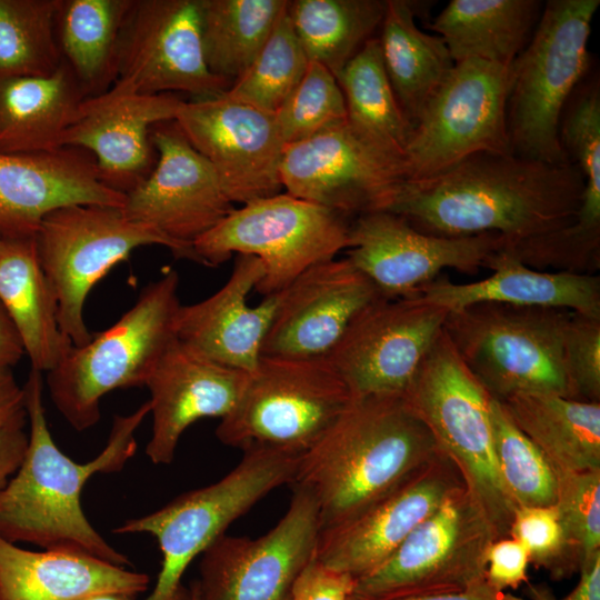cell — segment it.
<instances>
[{
	"label": "cell",
	"mask_w": 600,
	"mask_h": 600,
	"mask_svg": "<svg viewBox=\"0 0 600 600\" xmlns=\"http://www.w3.org/2000/svg\"><path fill=\"white\" fill-rule=\"evenodd\" d=\"M583 188V176L572 162L553 166L481 152L433 176L403 180L383 211L428 234L497 233L511 243L570 224Z\"/></svg>",
	"instance_id": "6da1fadb"
},
{
	"label": "cell",
	"mask_w": 600,
	"mask_h": 600,
	"mask_svg": "<svg viewBox=\"0 0 600 600\" xmlns=\"http://www.w3.org/2000/svg\"><path fill=\"white\" fill-rule=\"evenodd\" d=\"M24 390L30 424L24 457L0 490V536L44 550L82 552L121 567L129 558L111 547L87 519L81 491L96 473L120 471L134 454L136 430L150 413L149 401L126 416H114L102 451L78 463L56 444L43 407L42 372L30 368Z\"/></svg>",
	"instance_id": "7a4b0ae2"
},
{
	"label": "cell",
	"mask_w": 600,
	"mask_h": 600,
	"mask_svg": "<svg viewBox=\"0 0 600 600\" xmlns=\"http://www.w3.org/2000/svg\"><path fill=\"white\" fill-rule=\"evenodd\" d=\"M439 452L403 397L358 398L299 457L291 484L313 497L322 531L362 512Z\"/></svg>",
	"instance_id": "3957f363"
},
{
	"label": "cell",
	"mask_w": 600,
	"mask_h": 600,
	"mask_svg": "<svg viewBox=\"0 0 600 600\" xmlns=\"http://www.w3.org/2000/svg\"><path fill=\"white\" fill-rule=\"evenodd\" d=\"M178 287L177 271H167L140 292L116 323L88 343L72 346L47 372L51 400L73 429L83 431L98 423L100 400L110 391L146 386L177 341Z\"/></svg>",
	"instance_id": "277c9868"
},
{
	"label": "cell",
	"mask_w": 600,
	"mask_h": 600,
	"mask_svg": "<svg viewBox=\"0 0 600 600\" xmlns=\"http://www.w3.org/2000/svg\"><path fill=\"white\" fill-rule=\"evenodd\" d=\"M599 0H549L524 49L510 64L507 127L512 153L571 163L561 146L562 112L589 67L588 41Z\"/></svg>",
	"instance_id": "5b68a950"
},
{
	"label": "cell",
	"mask_w": 600,
	"mask_h": 600,
	"mask_svg": "<svg viewBox=\"0 0 600 600\" xmlns=\"http://www.w3.org/2000/svg\"><path fill=\"white\" fill-rule=\"evenodd\" d=\"M570 310L481 302L449 311L443 331L489 394L504 401L542 393L573 399L562 364Z\"/></svg>",
	"instance_id": "8992f818"
},
{
	"label": "cell",
	"mask_w": 600,
	"mask_h": 600,
	"mask_svg": "<svg viewBox=\"0 0 600 600\" xmlns=\"http://www.w3.org/2000/svg\"><path fill=\"white\" fill-rule=\"evenodd\" d=\"M439 448L458 467L499 538L509 537L517 506L496 463L491 396L463 363L443 329L403 394Z\"/></svg>",
	"instance_id": "52a82bcc"
},
{
	"label": "cell",
	"mask_w": 600,
	"mask_h": 600,
	"mask_svg": "<svg viewBox=\"0 0 600 600\" xmlns=\"http://www.w3.org/2000/svg\"><path fill=\"white\" fill-rule=\"evenodd\" d=\"M299 457L269 448L246 450L217 482L116 528L114 533H149L158 541L161 569L144 600H189V589L181 583L189 564L268 493L292 483Z\"/></svg>",
	"instance_id": "ba28073f"
},
{
	"label": "cell",
	"mask_w": 600,
	"mask_h": 600,
	"mask_svg": "<svg viewBox=\"0 0 600 600\" xmlns=\"http://www.w3.org/2000/svg\"><path fill=\"white\" fill-rule=\"evenodd\" d=\"M40 266L57 301L61 332L73 346L88 343L84 303L93 286L117 263L144 246H162L176 258L201 264L194 248L181 246L154 228L132 221L121 208L71 204L48 213L34 236Z\"/></svg>",
	"instance_id": "9c48e42d"
},
{
	"label": "cell",
	"mask_w": 600,
	"mask_h": 600,
	"mask_svg": "<svg viewBox=\"0 0 600 600\" xmlns=\"http://www.w3.org/2000/svg\"><path fill=\"white\" fill-rule=\"evenodd\" d=\"M347 384L327 358L261 356L232 411L216 436L243 451L269 448L301 456L352 402Z\"/></svg>",
	"instance_id": "30bf717a"
},
{
	"label": "cell",
	"mask_w": 600,
	"mask_h": 600,
	"mask_svg": "<svg viewBox=\"0 0 600 600\" xmlns=\"http://www.w3.org/2000/svg\"><path fill=\"white\" fill-rule=\"evenodd\" d=\"M347 217L287 192L233 209L193 243L201 264L216 267L233 253L263 264L256 287L263 296L287 289L309 268L349 247Z\"/></svg>",
	"instance_id": "8fae6325"
},
{
	"label": "cell",
	"mask_w": 600,
	"mask_h": 600,
	"mask_svg": "<svg viewBox=\"0 0 600 600\" xmlns=\"http://www.w3.org/2000/svg\"><path fill=\"white\" fill-rule=\"evenodd\" d=\"M500 539L462 486L421 521L370 573L354 582V600H397L461 591L484 578L487 552Z\"/></svg>",
	"instance_id": "7c38bea8"
},
{
	"label": "cell",
	"mask_w": 600,
	"mask_h": 600,
	"mask_svg": "<svg viewBox=\"0 0 600 600\" xmlns=\"http://www.w3.org/2000/svg\"><path fill=\"white\" fill-rule=\"evenodd\" d=\"M510 66L456 62L413 126L407 179L439 173L481 152L512 153L507 127Z\"/></svg>",
	"instance_id": "4fadbf2b"
},
{
	"label": "cell",
	"mask_w": 600,
	"mask_h": 600,
	"mask_svg": "<svg viewBox=\"0 0 600 600\" xmlns=\"http://www.w3.org/2000/svg\"><path fill=\"white\" fill-rule=\"evenodd\" d=\"M320 532L316 500L293 486L289 507L271 530L256 539L221 534L201 553L193 582L203 600H289L316 557Z\"/></svg>",
	"instance_id": "5bb4252c"
},
{
	"label": "cell",
	"mask_w": 600,
	"mask_h": 600,
	"mask_svg": "<svg viewBox=\"0 0 600 600\" xmlns=\"http://www.w3.org/2000/svg\"><path fill=\"white\" fill-rule=\"evenodd\" d=\"M448 313L416 297H380L357 314L327 360L353 399L403 397Z\"/></svg>",
	"instance_id": "9a60e30c"
},
{
	"label": "cell",
	"mask_w": 600,
	"mask_h": 600,
	"mask_svg": "<svg viewBox=\"0 0 600 600\" xmlns=\"http://www.w3.org/2000/svg\"><path fill=\"white\" fill-rule=\"evenodd\" d=\"M230 86L207 67L200 0L132 1L110 89L141 94L181 91L200 99L218 96Z\"/></svg>",
	"instance_id": "2e32d148"
},
{
	"label": "cell",
	"mask_w": 600,
	"mask_h": 600,
	"mask_svg": "<svg viewBox=\"0 0 600 600\" xmlns=\"http://www.w3.org/2000/svg\"><path fill=\"white\" fill-rule=\"evenodd\" d=\"M503 244L497 233L433 236L396 213L373 211L350 223L346 258L391 299L413 297L447 268L476 273Z\"/></svg>",
	"instance_id": "e0dca14e"
},
{
	"label": "cell",
	"mask_w": 600,
	"mask_h": 600,
	"mask_svg": "<svg viewBox=\"0 0 600 600\" xmlns=\"http://www.w3.org/2000/svg\"><path fill=\"white\" fill-rule=\"evenodd\" d=\"M176 122L214 170L234 203H249L281 192L284 149L274 114L236 102L222 93L182 101Z\"/></svg>",
	"instance_id": "ac0fdd59"
},
{
	"label": "cell",
	"mask_w": 600,
	"mask_h": 600,
	"mask_svg": "<svg viewBox=\"0 0 600 600\" xmlns=\"http://www.w3.org/2000/svg\"><path fill=\"white\" fill-rule=\"evenodd\" d=\"M279 171L287 193L346 217L383 211L407 179L402 161L364 141L348 122L286 144Z\"/></svg>",
	"instance_id": "d6986e66"
},
{
	"label": "cell",
	"mask_w": 600,
	"mask_h": 600,
	"mask_svg": "<svg viewBox=\"0 0 600 600\" xmlns=\"http://www.w3.org/2000/svg\"><path fill=\"white\" fill-rule=\"evenodd\" d=\"M157 152L152 171L126 194L124 216L170 240L193 248L233 209L211 164L189 142L176 120L150 131Z\"/></svg>",
	"instance_id": "ffe728a7"
},
{
	"label": "cell",
	"mask_w": 600,
	"mask_h": 600,
	"mask_svg": "<svg viewBox=\"0 0 600 600\" xmlns=\"http://www.w3.org/2000/svg\"><path fill=\"white\" fill-rule=\"evenodd\" d=\"M462 486L457 464L441 451L352 519L322 530L316 557L357 580L384 562L449 493Z\"/></svg>",
	"instance_id": "44dd1931"
},
{
	"label": "cell",
	"mask_w": 600,
	"mask_h": 600,
	"mask_svg": "<svg viewBox=\"0 0 600 600\" xmlns=\"http://www.w3.org/2000/svg\"><path fill=\"white\" fill-rule=\"evenodd\" d=\"M380 297L348 258L318 263L281 291L261 356L327 358L357 314Z\"/></svg>",
	"instance_id": "7402d4cb"
},
{
	"label": "cell",
	"mask_w": 600,
	"mask_h": 600,
	"mask_svg": "<svg viewBox=\"0 0 600 600\" xmlns=\"http://www.w3.org/2000/svg\"><path fill=\"white\" fill-rule=\"evenodd\" d=\"M182 101L174 93L141 94L109 89L81 102L61 146L89 151L102 182L127 194L156 164L157 152L150 138L152 126L174 120Z\"/></svg>",
	"instance_id": "603a6c76"
},
{
	"label": "cell",
	"mask_w": 600,
	"mask_h": 600,
	"mask_svg": "<svg viewBox=\"0 0 600 600\" xmlns=\"http://www.w3.org/2000/svg\"><path fill=\"white\" fill-rule=\"evenodd\" d=\"M126 194L106 186L94 157L77 147L0 152V238H34L51 211L71 204L122 208Z\"/></svg>",
	"instance_id": "cb8c5ba5"
},
{
	"label": "cell",
	"mask_w": 600,
	"mask_h": 600,
	"mask_svg": "<svg viewBox=\"0 0 600 600\" xmlns=\"http://www.w3.org/2000/svg\"><path fill=\"white\" fill-rule=\"evenodd\" d=\"M263 273L257 257L237 254L229 279L217 292L197 303L180 304L177 340L212 362L252 372L281 297V292L264 296L259 304H248Z\"/></svg>",
	"instance_id": "d4e9b609"
},
{
	"label": "cell",
	"mask_w": 600,
	"mask_h": 600,
	"mask_svg": "<svg viewBox=\"0 0 600 600\" xmlns=\"http://www.w3.org/2000/svg\"><path fill=\"white\" fill-rule=\"evenodd\" d=\"M249 373L212 362L178 340L144 387L150 391L151 438L146 456L154 464L172 462L188 427L202 418H224L238 403Z\"/></svg>",
	"instance_id": "484cf974"
},
{
	"label": "cell",
	"mask_w": 600,
	"mask_h": 600,
	"mask_svg": "<svg viewBox=\"0 0 600 600\" xmlns=\"http://www.w3.org/2000/svg\"><path fill=\"white\" fill-rule=\"evenodd\" d=\"M492 270L488 278L454 283L438 276L418 289L413 297L448 311L481 302L566 309L600 317L599 274L566 271L543 272L523 264L501 248L484 263Z\"/></svg>",
	"instance_id": "4316f807"
},
{
	"label": "cell",
	"mask_w": 600,
	"mask_h": 600,
	"mask_svg": "<svg viewBox=\"0 0 600 600\" xmlns=\"http://www.w3.org/2000/svg\"><path fill=\"white\" fill-rule=\"evenodd\" d=\"M150 578L69 550L30 551L0 536V600H79L118 592L138 596Z\"/></svg>",
	"instance_id": "83f0119b"
},
{
	"label": "cell",
	"mask_w": 600,
	"mask_h": 600,
	"mask_svg": "<svg viewBox=\"0 0 600 600\" xmlns=\"http://www.w3.org/2000/svg\"><path fill=\"white\" fill-rule=\"evenodd\" d=\"M0 302L31 368L48 372L72 348L57 319V301L40 266L34 238H0Z\"/></svg>",
	"instance_id": "f1b7e54d"
},
{
	"label": "cell",
	"mask_w": 600,
	"mask_h": 600,
	"mask_svg": "<svg viewBox=\"0 0 600 600\" xmlns=\"http://www.w3.org/2000/svg\"><path fill=\"white\" fill-rule=\"evenodd\" d=\"M87 99L61 62L48 77L0 80V152L36 153L61 148V139Z\"/></svg>",
	"instance_id": "f546056e"
},
{
	"label": "cell",
	"mask_w": 600,
	"mask_h": 600,
	"mask_svg": "<svg viewBox=\"0 0 600 600\" xmlns=\"http://www.w3.org/2000/svg\"><path fill=\"white\" fill-rule=\"evenodd\" d=\"M542 8L537 0H451L430 28L454 63L476 59L509 67L530 40Z\"/></svg>",
	"instance_id": "4dcf8cb0"
},
{
	"label": "cell",
	"mask_w": 600,
	"mask_h": 600,
	"mask_svg": "<svg viewBox=\"0 0 600 600\" xmlns=\"http://www.w3.org/2000/svg\"><path fill=\"white\" fill-rule=\"evenodd\" d=\"M500 402L554 473L600 470V402L542 393Z\"/></svg>",
	"instance_id": "1f68e13d"
},
{
	"label": "cell",
	"mask_w": 600,
	"mask_h": 600,
	"mask_svg": "<svg viewBox=\"0 0 600 600\" xmlns=\"http://www.w3.org/2000/svg\"><path fill=\"white\" fill-rule=\"evenodd\" d=\"M133 0H58L54 33L61 62L86 98L106 93L117 79L120 38Z\"/></svg>",
	"instance_id": "d6a6232c"
},
{
	"label": "cell",
	"mask_w": 600,
	"mask_h": 600,
	"mask_svg": "<svg viewBox=\"0 0 600 600\" xmlns=\"http://www.w3.org/2000/svg\"><path fill=\"white\" fill-rule=\"evenodd\" d=\"M414 13L411 1L387 0L379 38L387 76L412 126L454 66L443 40L421 31Z\"/></svg>",
	"instance_id": "836d02e7"
},
{
	"label": "cell",
	"mask_w": 600,
	"mask_h": 600,
	"mask_svg": "<svg viewBox=\"0 0 600 600\" xmlns=\"http://www.w3.org/2000/svg\"><path fill=\"white\" fill-rule=\"evenodd\" d=\"M337 80L344 96L350 128L382 153L404 163L413 126L387 76L379 39L366 41Z\"/></svg>",
	"instance_id": "e575fe53"
},
{
	"label": "cell",
	"mask_w": 600,
	"mask_h": 600,
	"mask_svg": "<svg viewBox=\"0 0 600 600\" xmlns=\"http://www.w3.org/2000/svg\"><path fill=\"white\" fill-rule=\"evenodd\" d=\"M386 1L293 0L287 14L309 61L336 78L381 24Z\"/></svg>",
	"instance_id": "d590c367"
},
{
	"label": "cell",
	"mask_w": 600,
	"mask_h": 600,
	"mask_svg": "<svg viewBox=\"0 0 600 600\" xmlns=\"http://www.w3.org/2000/svg\"><path fill=\"white\" fill-rule=\"evenodd\" d=\"M287 4V0H200L209 71L232 84L257 57Z\"/></svg>",
	"instance_id": "8d00e7d4"
},
{
	"label": "cell",
	"mask_w": 600,
	"mask_h": 600,
	"mask_svg": "<svg viewBox=\"0 0 600 600\" xmlns=\"http://www.w3.org/2000/svg\"><path fill=\"white\" fill-rule=\"evenodd\" d=\"M58 0H0V80L48 77L61 66Z\"/></svg>",
	"instance_id": "74e56055"
},
{
	"label": "cell",
	"mask_w": 600,
	"mask_h": 600,
	"mask_svg": "<svg viewBox=\"0 0 600 600\" xmlns=\"http://www.w3.org/2000/svg\"><path fill=\"white\" fill-rule=\"evenodd\" d=\"M308 64L286 9L251 64L222 94L276 114L301 81Z\"/></svg>",
	"instance_id": "f35d334b"
},
{
	"label": "cell",
	"mask_w": 600,
	"mask_h": 600,
	"mask_svg": "<svg viewBox=\"0 0 600 600\" xmlns=\"http://www.w3.org/2000/svg\"><path fill=\"white\" fill-rule=\"evenodd\" d=\"M490 419L496 463L517 508L554 506L557 477L544 456L494 398L490 402Z\"/></svg>",
	"instance_id": "ab89813d"
},
{
	"label": "cell",
	"mask_w": 600,
	"mask_h": 600,
	"mask_svg": "<svg viewBox=\"0 0 600 600\" xmlns=\"http://www.w3.org/2000/svg\"><path fill=\"white\" fill-rule=\"evenodd\" d=\"M274 116L284 143L300 142L347 122L344 96L326 67L309 61L301 81Z\"/></svg>",
	"instance_id": "60d3db41"
},
{
	"label": "cell",
	"mask_w": 600,
	"mask_h": 600,
	"mask_svg": "<svg viewBox=\"0 0 600 600\" xmlns=\"http://www.w3.org/2000/svg\"><path fill=\"white\" fill-rule=\"evenodd\" d=\"M554 509L579 571L600 557V470L556 472Z\"/></svg>",
	"instance_id": "b9f144b4"
},
{
	"label": "cell",
	"mask_w": 600,
	"mask_h": 600,
	"mask_svg": "<svg viewBox=\"0 0 600 600\" xmlns=\"http://www.w3.org/2000/svg\"><path fill=\"white\" fill-rule=\"evenodd\" d=\"M509 537L520 541L530 563L547 571L552 580L568 579L579 572L553 506L518 507Z\"/></svg>",
	"instance_id": "7bdbcfd3"
},
{
	"label": "cell",
	"mask_w": 600,
	"mask_h": 600,
	"mask_svg": "<svg viewBox=\"0 0 600 600\" xmlns=\"http://www.w3.org/2000/svg\"><path fill=\"white\" fill-rule=\"evenodd\" d=\"M562 364L573 399L600 402V317L570 311L563 329Z\"/></svg>",
	"instance_id": "ee69618b"
},
{
	"label": "cell",
	"mask_w": 600,
	"mask_h": 600,
	"mask_svg": "<svg viewBox=\"0 0 600 600\" xmlns=\"http://www.w3.org/2000/svg\"><path fill=\"white\" fill-rule=\"evenodd\" d=\"M528 551L512 537L494 540L487 552L484 579L498 591L517 589L528 582Z\"/></svg>",
	"instance_id": "f6af8a7d"
},
{
	"label": "cell",
	"mask_w": 600,
	"mask_h": 600,
	"mask_svg": "<svg viewBox=\"0 0 600 600\" xmlns=\"http://www.w3.org/2000/svg\"><path fill=\"white\" fill-rule=\"evenodd\" d=\"M354 582L314 557L294 581L289 600H349Z\"/></svg>",
	"instance_id": "bcb514c9"
},
{
	"label": "cell",
	"mask_w": 600,
	"mask_h": 600,
	"mask_svg": "<svg viewBox=\"0 0 600 600\" xmlns=\"http://www.w3.org/2000/svg\"><path fill=\"white\" fill-rule=\"evenodd\" d=\"M576 587L562 598H557L544 582H527L524 598L528 600H600V557L580 569Z\"/></svg>",
	"instance_id": "7dc6e473"
},
{
	"label": "cell",
	"mask_w": 600,
	"mask_h": 600,
	"mask_svg": "<svg viewBox=\"0 0 600 600\" xmlns=\"http://www.w3.org/2000/svg\"><path fill=\"white\" fill-rule=\"evenodd\" d=\"M24 390L12 367L0 364V426L26 424Z\"/></svg>",
	"instance_id": "c3c4849f"
},
{
	"label": "cell",
	"mask_w": 600,
	"mask_h": 600,
	"mask_svg": "<svg viewBox=\"0 0 600 600\" xmlns=\"http://www.w3.org/2000/svg\"><path fill=\"white\" fill-rule=\"evenodd\" d=\"M26 424L0 426V490L18 470L28 444Z\"/></svg>",
	"instance_id": "681fc988"
},
{
	"label": "cell",
	"mask_w": 600,
	"mask_h": 600,
	"mask_svg": "<svg viewBox=\"0 0 600 600\" xmlns=\"http://www.w3.org/2000/svg\"><path fill=\"white\" fill-rule=\"evenodd\" d=\"M349 600H354L350 598ZM397 600H528L507 591L493 589L486 579H481L470 584L461 591L443 592L427 596H417Z\"/></svg>",
	"instance_id": "f907efd6"
},
{
	"label": "cell",
	"mask_w": 600,
	"mask_h": 600,
	"mask_svg": "<svg viewBox=\"0 0 600 600\" xmlns=\"http://www.w3.org/2000/svg\"><path fill=\"white\" fill-rule=\"evenodd\" d=\"M24 354L20 337L0 302V364L13 367Z\"/></svg>",
	"instance_id": "816d5d0a"
},
{
	"label": "cell",
	"mask_w": 600,
	"mask_h": 600,
	"mask_svg": "<svg viewBox=\"0 0 600 600\" xmlns=\"http://www.w3.org/2000/svg\"><path fill=\"white\" fill-rule=\"evenodd\" d=\"M137 596L118 592H103L91 594L79 600H136Z\"/></svg>",
	"instance_id": "f5cc1de1"
},
{
	"label": "cell",
	"mask_w": 600,
	"mask_h": 600,
	"mask_svg": "<svg viewBox=\"0 0 600 600\" xmlns=\"http://www.w3.org/2000/svg\"><path fill=\"white\" fill-rule=\"evenodd\" d=\"M189 594H190L189 600H203L193 581L191 582V586L189 588Z\"/></svg>",
	"instance_id": "db71d44e"
}]
</instances>
